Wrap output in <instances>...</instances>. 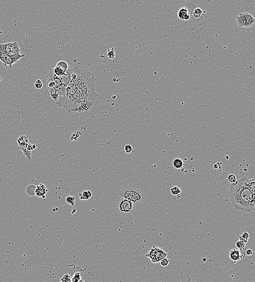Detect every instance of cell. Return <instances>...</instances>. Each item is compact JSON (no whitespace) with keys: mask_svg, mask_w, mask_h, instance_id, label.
Instances as JSON below:
<instances>
[{"mask_svg":"<svg viewBox=\"0 0 255 282\" xmlns=\"http://www.w3.org/2000/svg\"><path fill=\"white\" fill-rule=\"evenodd\" d=\"M170 193L173 196H179L181 193V190L177 186H173L170 189Z\"/></svg>","mask_w":255,"mask_h":282,"instance_id":"21","label":"cell"},{"mask_svg":"<svg viewBox=\"0 0 255 282\" xmlns=\"http://www.w3.org/2000/svg\"><path fill=\"white\" fill-rule=\"evenodd\" d=\"M81 135V133L80 131H76L75 133H74L72 135V136L71 137V140L72 141H77V139H78L80 136Z\"/></svg>","mask_w":255,"mask_h":282,"instance_id":"29","label":"cell"},{"mask_svg":"<svg viewBox=\"0 0 255 282\" xmlns=\"http://www.w3.org/2000/svg\"><path fill=\"white\" fill-rule=\"evenodd\" d=\"M203 14V10L200 8H195L194 10L193 11V16L195 19H199L201 17V16Z\"/></svg>","mask_w":255,"mask_h":282,"instance_id":"22","label":"cell"},{"mask_svg":"<svg viewBox=\"0 0 255 282\" xmlns=\"http://www.w3.org/2000/svg\"><path fill=\"white\" fill-rule=\"evenodd\" d=\"M190 11L186 7L180 8L178 11V16L181 20H189L190 19Z\"/></svg>","mask_w":255,"mask_h":282,"instance_id":"12","label":"cell"},{"mask_svg":"<svg viewBox=\"0 0 255 282\" xmlns=\"http://www.w3.org/2000/svg\"><path fill=\"white\" fill-rule=\"evenodd\" d=\"M245 253H246V254L247 256H250L252 255V254H253V251H252V250H251V249H248V250L246 251Z\"/></svg>","mask_w":255,"mask_h":282,"instance_id":"34","label":"cell"},{"mask_svg":"<svg viewBox=\"0 0 255 282\" xmlns=\"http://www.w3.org/2000/svg\"><path fill=\"white\" fill-rule=\"evenodd\" d=\"M107 55L111 59L115 58L116 55H115V51L114 48H112L111 49H109L108 50Z\"/></svg>","mask_w":255,"mask_h":282,"instance_id":"27","label":"cell"},{"mask_svg":"<svg viewBox=\"0 0 255 282\" xmlns=\"http://www.w3.org/2000/svg\"><path fill=\"white\" fill-rule=\"evenodd\" d=\"M26 148L28 150H30V151H32V150H35L37 148V145L35 144H30V142L28 143L26 145Z\"/></svg>","mask_w":255,"mask_h":282,"instance_id":"30","label":"cell"},{"mask_svg":"<svg viewBox=\"0 0 255 282\" xmlns=\"http://www.w3.org/2000/svg\"><path fill=\"white\" fill-rule=\"evenodd\" d=\"M236 21L237 25L240 27H245V19L243 13H240L236 16Z\"/></svg>","mask_w":255,"mask_h":282,"instance_id":"15","label":"cell"},{"mask_svg":"<svg viewBox=\"0 0 255 282\" xmlns=\"http://www.w3.org/2000/svg\"><path fill=\"white\" fill-rule=\"evenodd\" d=\"M2 78H0V82L2 81Z\"/></svg>","mask_w":255,"mask_h":282,"instance_id":"37","label":"cell"},{"mask_svg":"<svg viewBox=\"0 0 255 282\" xmlns=\"http://www.w3.org/2000/svg\"><path fill=\"white\" fill-rule=\"evenodd\" d=\"M34 86L37 89H41L43 87V83L40 79H38L35 81Z\"/></svg>","mask_w":255,"mask_h":282,"instance_id":"32","label":"cell"},{"mask_svg":"<svg viewBox=\"0 0 255 282\" xmlns=\"http://www.w3.org/2000/svg\"><path fill=\"white\" fill-rule=\"evenodd\" d=\"M81 277H82V273L80 271H75L72 277H71V279H72V282H79V281H80V279H81Z\"/></svg>","mask_w":255,"mask_h":282,"instance_id":"20","label":"cell"},{"mask_svg":"<svg viewBox=\"0 0 255 282\" xmlns=\"http://www.w3.org/2000/svg\"><path fill=\"white\" fill-rule=\"evenodd\" d=\"M0 50L9 55L11 58L20 54V49L17 42L0 44Z\"/></svg>","mask_w":255,"mask_h":282,"instance_id":"6","label":"cell"},{"mask_svg":"<svg viewBox=\"0 0 255 282\" xmlns=\"http://www.w3.org/2000/svg\"><path fill=\"white\" fill-rule=\"evenodd\" d=\"M69 74L66 77H58L53 69H50L47 76V86L50 97L56 102L63 98L65 89L69 82Z\"/></svg>","mask_w":255,"mask_h":282,"instance_id":"3","label":"cell"},{"mask_svg":"<svg viewBox=\"0 0 255 282\" xmlns=\"http://www.w3.org/2000/svg\"><path fill=\"white\" fill-rule=\"evenodd\" d=\"M60 282H72L70 275L68 273L65 274L62 278H61Z\"/></svg>","mask_w":255,"mask_h":282,"instance_id":"25","label":"cell"},{"mask_svg":"<svg viewBox=\"0 0 255 282\" xmlns=\"http://www.w3.org/2000/svg\"><path fill=\"white\" fill-rule=\"evenodd\" d=\"M169 263H170V260L168 259H167V258H165L164 259H163L162 260H161L160 262V264H161V265L163 267H167L168 265H169Z\"/></svg>","mask_w":255,"mask_h":282,"instance_id":"33","label":"cell"},{"mask_svg":"<svg viewBox=\"0 0 255 282\" xmlns=\"http://www.w3.org/2000/svg\"><path fill=\"white\" fill-rule=\"evenodd\" d=\"M187 282H192V279H191V278H190V277H187Z\"/></svg>","mask_w":255,"mask_h":282,"instance_id":"35","label":"cell"},{"mask_svg":"<svg viewBox=\"0 0 255 282\" xmlns=\"http://www.w3.org/2000/svg\"><path fill=\"white\" fill-rule=\"evenodd\" d=\"M0 60L2 62L3 65L8 66L9 67H11L13 65L15 64L14 61L9 55H8L4 52L1 50H0Z\"/></svg>","mask_w":255,"mask_h":282,"instance_id":"9","label":"cell"},{"mask_svg":"<svg viewBox=\"0 0 255 282\" xmlns=\"http://www.w3.org/2000/svg\"><path fill=\"white\" fill-rule=\"evenodd\" d=\"M66 203L71 206H75V198L74 197H68L66 199Z\"/></svg>","mask_w":255,"mask_h":282,"instance_id":"26","label":"cell"},{"mask_svg":"<svg viewBox=\"0 0 255 282\" xmlns=\"http://www.w3.org/2000/svg\"><path fill=\"white\" fill-rule=\"evenodd\" d=\"M92 197V193L90 190H85L79 193V197L81 200H88Z\"/></svg>","mask_w":255,"mask_h":282,"instance_id":"16","label":"cell"},{"mask_svg":"<svg viewBox=\"0 0 255 282\" xmlns=\"http://www.w3.org/2000/svg\"><path fill=\"white\" fill-rule=\"evenodd\" d=\"M19 148L20 149V150L23 152V153H24V155H25L26 158L28 159V160L30 161L32 157V151L28 150L26 148V147H19Z\"/></svg>","mask_w":255,"mask_h":282,"instance_id":"19","label":"cell"},{"mask_svg":"<svg viewBox=\"0 0 255 282\" xmlns=\"http://www.w3.org/2000/svg\"><path fill=\"white\" fill-rule=\"evenodd\" d=\"M230 259L234 262L235 264L242 260L243 258V256L242 255L240 251L237 249H233L231 250L229 253Z\"/></svg>","mask_w":255,"mask_h":282,"instance_id":"11","label":"cell"},{"mask_svg":"<svg viewBox=\"0 0 255 282\" xmlns=\"http://www.w3.org/2000/svg\"><path fill=\"white\" fill-rule=\"evenodd\" d=\"M79 282H86V281H84V280H83V279H80V281H79Z\"/></svg>","mask_w":255,"mask_h":282,"instance_id":"36","label":"cell"},{"mask_svg":"<svg viewBox=\"0 0 255 282\" xmlns=\"http://www.w3.org/2000/svg\"><path fill=\"white\" fill-rule=\"evenodd\" d=\"M248 187L252 194V201L251 206L252 209L255 206V178H249Z\"/></svg>","mask_w":255,"mask_h":282,"instance_id":"10","label":"cell"},{"mask_svg":"<svg viewBox=\"0 0 255 282\" xmlns=\"http://www.w3.org/2000/svg\"><path fill=\"white\" fill-rule=\"evenodd\" d=\"M245 245H246V244L244 242H243V241L240 240H239L237 241L236 243H235V246H236V248H237L238 249H239V250L244 249Z\"/></svg>","mask_w":255,"mask_h":282,"instance_id":"24","label":"cell"},{"mask_svg":"<svg viewBox=\"0 0 255 282\" xmlns=\"http://www.w3.org/2000/svg\"><path fill=\"white\" fill-rule=\"evenodd\" d=\"M249 237H250V236H249L248 233L244 232L243 233L241 236L239 237V238H240V240L243 241L245 244H246L248 242Z\"/></svg>","mask_w":255,"mask_h":282,"instance_id":"23","label":"cell"},{"mask_svg":"<svg viewBox=\"0 0 255 282\" xmlns=\"http://www.w3.org/2000/svg\"><path fill=\"white\" fill-rule=\"evenodd\" d=\"M124 151H125V153H131L133 152L134 150H133V147L131 145H129V144H127L126 145L125 147H124Z\"/></svg>","mask_w":255,"mask_h":282,"instance_id":"31","label":"cell"},{"mask_svg":"<svg viewBox=\"0 0 255 282\" xmlns=\"http://www.w3.org/2000/svg\"><path fill=\"white\" fill-rule=\"evenodd\" d=\"M48 192V189L46 188L44 184L41 183L39 185H38L36 187L35 194L36 196L39 197L44 198V196H45Z\"/></svg>","mask_w":255,"mask_h":282,"instance_id":"13","label":"cell"},{"mask_svg":"<svg viewBox=\"0 0 255 282\" xmlns=\"http://www.w3.org/2000/svg\"><path fill=\"white\" fill-rule=\"evenodd\" d=\"M227 180L231 184L235 183V182L237 181V178L235 175L233 174H230L228 177H227Z\"/></svg>","mask_w":255,"mask_h":282,"instance_id":"28","label":"cell"},{"mask_svg":"<svg viewBox=\"0 0 255 282\" xmlns=\"http://www.w3.org/2000/svg\"><path fill=\"white\" fill-rule=\"evenodd\" d=\"M146 257L149 258L151 262L153 263L160 262L163 259L167 256V253L161 248L153 246L149 252L145 255Z\"/></svg>","mask_w":255,"mask_h":282,"instance_id":"5","label":"cell"},{"mask_svg":"<svg viewBox=\"0 0 255 282\" xmlns=\"http://www.w3.org/2000/svg\"><path fill=\"white\" fill-rule=\"evenodd\" d=\"M119 196L129 200L134 205H140L145 200V195L139 189L128 188L120 190L118 193Z\"/></svg>","mask_w":255,"mask_h":282,"instance_id":"4","label":"cell"},{"mask_svg":"<svg viewBox=\"0 0 255 282\" xmlns=\"http://www.w3.org/2000/svg\"><path fill=\"white\" fill-rule=\"evenodd\" d=\"M69 65L65 61H59L53 69V71L55 75L58 77H66L69 75Z\"/></svg>","mask_w":255,"mask_h":282,"instance_id":"8","label":"cell"},{"mask_svg":"<svg viewBox=\"0 0 255 282\" xmlns=\"http://www.w3.org/2000/svg\"><path fill=\"white\" fill-rule=\"evenodd\" d=\"M172 164L175 169H180L183 167L184 164L183 161L181 158H176L173 160Z\"/></svg>","mask_w":255,"mask_h":282,"instance_id":"18","label":"cell"},{"mask_svg":"<svg viewBox=\"0 0 255 282\" xmlns=\"http://www.w3.org/2000/svg\"><path fill=\"white\" fill-rule=\"evenodd\" d=\"M134 205V204L129 200L121 198V199L117 202L116 207L120 213L128 214L133 211Z\"/></svg>","mask_w":255,"mask_h":282,"instance_id":"7","label":"cell"},{"mask_svg":"<svg viewBox=\"0 0 255 282\" xmlns=\"http://www.w3.org/2000/svg\"><path fill=\"white\" fill-rule=\"evenodd\" d=\"M17 143L20 147H25L27 144L29 143V141L26 136L22 135L17 139Z\"/></svg>","mask_w":255,"mask_h":282,"instance_id":"17","label":"cell"},{"mask_svg":"<svg viewBox=\"0 0 255 282\" xmlns=\"http://www.w3.org/2000/svg\"><path fill=\"white\" fill-rule=\"evenodd\" d=\"M245 19V28H250L255 24V17L249 13H243Z\"/></svg>","mask_w":255,"mask_h":282,"instance_id":"14","label":"cell"},{"mask_svg":"<svg viewBox=\"0 0 255 282\" xmlns=\"http://www.w3.org/2000/svg\"><path fill=\"white\" fill-rule=\"evenodd\" d=\"M69 74L70 80L64 95L56 103L69 112H87L98 96L93 75L80 66L69 69Z\"/></svg>","mask_w":255,"mask_h":282,"instance_id":"1","label":"cell"},{"mask_svg":"<svg viewBox=\"0 0 255 282\" xmlns=\"http://www.w3.org/2000/svg\"><path fill=\"white\" fill-rule=\"evenodd\" d=\"M249 178L243 177L231 184L229 193L230 201L236 210L250 213L253 209L251 203L252 194L248 187Z\"/></svg>","mask_w":255,"mask_h":282,"instance_id":"2","label":"cell"}]
</instances>
